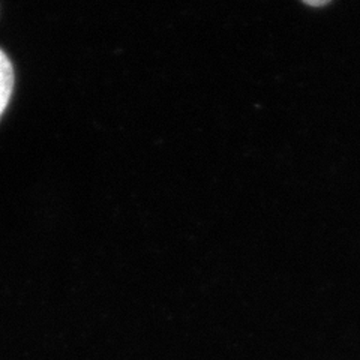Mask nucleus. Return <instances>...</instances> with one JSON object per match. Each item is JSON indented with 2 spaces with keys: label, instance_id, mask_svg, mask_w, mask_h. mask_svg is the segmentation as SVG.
Wrapping results in <instances>:
<instances>
[{
  "label": "nucleus",
  "instance_id": "obj_1",
  "mask_svg": "<svg viewBox=\"0 0 360 360\" xmlns=\"http://www.w3.org/2000/svg\"><path fill=\"white\" fill-rule=\"evenodd\" d=\"M14 89V71L6 54L0 50V116L9 104L11 95Z\"/></svg>",
  "mask_w": 360,
  "mask_h": 360
},
{
  "label": "nucleus",
  "instance_id": "obj_2",
  "mask_svg": "<svg viewBox=\"0 0 360 360\" xmlns=\"http://www.w3.org/2000/svg\"><path fill=\"white\" fill-rule=\"evenodd\" d=\"M303 2H305L307 5H309V6H315V8H319V6H324V5H328L330 0H303Z\"/></svg>",
  "mask_w": 360,
  "mask_h": 360
}]
</instances>
